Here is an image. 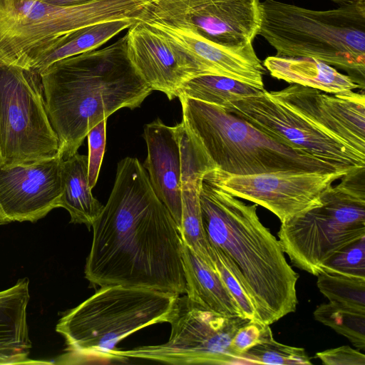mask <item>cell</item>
<instances>
[{
	"label": "cell",
	"instance_id": "1",
	"mask_svg": "<svg viewBox=\"0 0 365 365\" xmlns=\"http://www.w3.org/2000/svg\"><path fill=\"white\" fill-rule=\"evenodd\" d=\"M92 227L85 266L91 284L186 292L180 228L138 158L118 162L111 193Z\"/></svg>",
	"mask_w": 365,
	"mask_h": 365
},
{
	"label": "cell",
	"instance_id": "2",
	"mask_svg": "<svg viewBox=\"0 0 365 365\" xmlns=\"http://www.w3.org/2000/svg\"><path fill=\"white\" fill-rule=\"evenodd\" d=\"M200 204L210 247L242 286L257 320L270 325L294 312L299 275L261 222L257 205L243 202L205 177Z\"/></svg>",
	"mask_w": 365,
	"mask_h": 365
},
{
	"label": "cell",
	"instance_id": "3",
	"mask_svg": "<svg viewBox=\"0 0 365 365\" xmlns=\"http://www.w3.org/2000/svg\"><path fill=\"white\" fill-rule=\"evenodd\" d=\"M47 113L66 160L114 112L140 107L152 93L128 58L125 35L99 50L57 61L40 74Z\"/></svg>",
	"mask_w": 365,
	"mask_h": 365
},
{
	"label": "cell",
	"instance_id": "4",
	"mask_svg": "<svg viewBox=\"0 0 365 365\" xmlns=\"http://www.w3.org/2000/svg\"><path fill=\"white\" fill-rule=\"evenodd\" d=\"M262 36L280 57H308L346 71L365 87V0L317 11L260 1Z\"/></svg>",
	"mask_w": 365,
	"mask_h": 365
},
{
	"label": "cell",
	"instance_id": "5",
	"mask_svg": "<svg viewBox=\"0 0 365 365\" xmlns=\"http://www.w3.org/2000/svg\"><path fill=\"white\" fill-rule=\"evenodd\" d=\"M178 98L186 129L215 169L224 173L344 170L277 142L221 107L188 97Z\"/></svg>",
	"mask_w": 365,
	"mask_h": 365
},
{
	"label": "cell",
	"instance_id": "6",
	"mask_svg": "<svg viewBox=\"0 0 365 365\" xmlns=\"http://www.w3.org/2000/svg\"><path fill=\"white\" fill-rule=\"evenodd\" d=\"M180 294L121 285L101 287L58 322L68 349L80 357L113 360L124 338L150 325L168 322Z\"/></svg>",
	"mask_w": 365,
	"mask_h": 365
},
{
	"label": "cell",
	"instance_id": "7",
	"mask_svg": "<svg viewBox=\"0 0 365 365\" xmlns=\"http://www.w3.org/2000/svg\"><path fill=\"white\" fill-rule=\"evenodd\" d=\"M322 196V205L281 222L284 253L298 268L317 276L322 265L365 236V167L343 175Z\"/></svg>",
	"mask_w": 365,
	"mask_h": 365
},
{
	"label": "cell",
	"instance_id": "8",
	"mask_svg": "<svg viewBox=\"0 0 365 365\" xmlns=\"http://www.w3.org/2000/svg\"><path fill=\"white\" fill-rule=\"evenodd\" d=\"M150 8V0H98L70 7L41 0H0V61L24 67L33 52L54 38L103 21H143Z\"/></svg>",
	"mask_w": 365,
	"mask_h": 365
},
{
	"label": "cell",
	"instance_id": "9",
	"mask_svg": "<svg viewBox=\"0 0 365 365\" xmlns=\"http://www.w3.org/2000/svg\"><path fill=\"white\" fill-rule=\"evenodd\" d=\"M58 151L40 75L0 61L1 167L53 158Z\"/></svg>",
	"mask_w": 365,
	"mask_h": 365
},
{
	"label": "cell",
	"instance_id": "10",
	"mask_svg": "<svg viewBox=\"0 0 365 365\" xmlns=\"http://www.w3.org/2000/svg\"><path fill=\"white\" fill-rule=\"evenodd\" d=\"M250 319L227 317L204 308L187 295L177 297L168 322L169 340L163 344L115 349L113 360L143 359L171 364H247L230 348L237 331Z\"/></svg>",
	"mask_w": 365,
	"mask_h": 365
},
{
	"label": "cell",
	"instance_id": "11",
	"mask_svg": "<svg viewBox=\"0 0 365 365\" xmlns=\"http://www.w3.org/2000/svg\"><path fill=\"white\" fill-rule=\"evenodd\" d=\"M277 142L340 170L365 167V154L331 135L269 92L229 102L224 108Z\"/></svg>",
	"mask_w": 365,
	"mask_h": 365
},
{
	"label": "cell",
	"instance_id": "12",
	"mask_svg": "<svg viewBox=\"0 0 365 365\" xmlns=\"http://www.w3.org/2000/svg\"><path fill=\"white\" fill-rule=\"evenodd\" d=\"M349 172L277 171L232 175L215 169L204 177L233 196L267 209L283 222L321 205L324 192Z\"/></svg>",
	"mask_w": 365,
	"mask_h": 365
},
{
	"label": "cell",
	"instance_id": "13",
	"mask_svg": "<svg viewBox=\"0 0 365 365\" xmlns=\"http://www.w3.org/2000/svg\"><path fill=\"white\" fill-rule=\"evenodd\" d=\"M63 160L58 155L0 167V213L8 223L35 222L58 207Z\"/></svg>",
	"mask_w": 365,
	"mask_h": 365
},
{
	"label": "cell",
	"instance_id": "14",
	"mask_svg": "<svg viewBox=\"0 0 365 365\" xmlns=\"http://www.w3.org/2000/svg\"><path fill=\"white\" fill-rule=\"evenodd\" d=\"M364 90L328 93L298 84L269 93L327 133L365 154Z\"/></svg>",
	"mask_w": 365,
	"mask_h": 365
},
{
	"label": "cell",
	"instance_id": "15",
	"mask_svg": "<svg viewBox=\"0 0 365 365\" xmlns=\"http://www.w3.org/2000/svg\"><path fill=\"white\" fill-rule=\"evenodd\" d=\"M128 58L153 91L178 98L180 88L201 73L180 48L145 22L134 23L125 34Z\"/></svg>",
	"mask_w": 365,
	"mask_h": 365
},
{
	"label": "cell",
	"instance_id": "16",
	"mask_svg": "<svg viewBox=\"0 0 365 365\" xmlns=\"http://www.w3.org/2000/svg\"><path fill=\"white\" fill-rule=\"evenodd\" d=\"M144 22L187 54L201 75L225 76L264 89L265 68L252 43L239 48L226 47L204 38L183 24L153 19Z\"/></svg>",
	"mask_w": 365,
	"mask_h": 365
},
{
	"label": "cell",
	"instance_id": "17",
	"mask_svg": "<svg viewBox=\"0 0 365 365\" xmlns=\"http://www.w3.org/2000/svg\"><path fill=\"white\" fill-rule=\"evenodd\" d=\"M172 24L187 26L221 46L242 47L252 43L258 35L260 0H211L192 7Z\"/></svg>",
	"mask_w": 365,
	"mask_h": 365
},
{
	"label": "cell",
	"instance_id": "18",
	"mask_svg": "<svg viewBox=\"0 0 365 365\" xmlns=\"http://www.w3.org/2000/svg\"><path fill=\"white\" fill-rule=\"evenodd\" d=\"M180 126V123L168 126L157 118L145 125L143 135L148 150L143 166L157 197L179 228L182 219Z\"/></svg>",
	"mask_w": 365,
	"mask_h": 365
},
{
	"label": "cell",
	"instance_id": "19",
	"mask_svg": "<svg viewBox=\"0 0 365 365\" xmlns=\"http://www.w3.org/2000/svg\"><path fill=\"white\" fill-rule=\"evenodd\" d=\"M29 280L23 278L0 291V365L41 363L29 359L32 344L26 309Z\"/></svg>",
	"mask_w": 365,
	"mask_h": 365
},
{
	"label": "cell",
	"instance_id": "20",
	"mask_svg": "<svg viewBox=\"0 0 365 365\" xmlns=\"http://www.w3.org/2000/svg\"><path fill=\"white\" fill-rule=\"evenodd\" d=\"M136 21L132 19L110 20L71 31L33 52L24 67L40 74L57 61L96 49Z\"/></svg>",
	"mask_w": 365,
	"mask_h": 365
},
{
	"label": "cell",
	"instance_id": "21",
	"mask_svg": "<svg viewBox=\"0 0 365 365\" xmlns=\"http://www.w3.org/2000/svg\"><path fill=\"white\" fill-rule=\"evenodd\" d=\"M263 66L275 78L328 93L363 90L349 76L316 58L270 56L265 58Z\"/></svg>",
	"mask_w": 365,
	"mask_h": 365
},
{
	"label": "cell",
	"instance_id": "22",
	"mask_svg": "<svg viewBox=\"0 0 365 365\" xmlns=\"http://www.w3.org/2000/svg\"><path fill=\"white\" fill-rule=\"evenodd\" d=\"M183 263L185 293L190 299L223 316L244 317L217 270L207 264L184 243Z\"/></svg>",
	"mask_w": 365,
	"mask_h": 365
},
{
	"label": "cell",
	"instance_id": "23",
	"mask_svg": "<svg viewBox=\"0 0 365 365\" xmlns=\"http://www.w3.org/2000/svg\"><path fill=\"white\" fill-rule=\"evenodd\" d=\"M88 156L78 153L63 160L58 207L69 212L71 222L85 224L90 228L103 205L92 195L88 184Z\"/></svg>",
	"mask_w": 365,
	"mask_h": 365
},
{
	"label": "cell",
	"instance_id": "24",
	"mask_svg": "<svg viewBox=\"0 0 365 365\" xmlns=\"http://www.w3.org/2000/svg\"><path fill=\"white\" fill-rule=\"evenodd\" d=\"M263 90L225 76L200 75L187 81L178 98L188 97L225 108L229 102L258 95Z\"/></svg>",
	"mask_w": 365,
	"mask_h": 365
},
{
	"label": "cell",
	"instance_id": "25",
	"mask_svg": "<svg viewBox=\"0 0 365 365\" xmlns=\"http://www.w3.org/2000/svg\"><path fill=\"white\" fill-rule=\"evenodd\" d=\"M315 320L347 338L358 349L365 348V311L331 302L319 305L314 311Z\"/></svg>",
	"mask_w": 365,
	"mask_h": 365
},
{
	"label": "cell",
	"instance_id": "26",
	"mask_svg": "<svg viewBox=\"0 0 365 365\" xmlns=\"http://www.w3.org/2000/svg\"><path fill=\"white\" fill-rule=\"evenodd\" d=\"M317 287L329 302L365 311V279L321 273Z\"/></svg>",
	"mask_w": 365,
	"mask_h": 365
},
{
	"label": "cell",
	"instance_id": "27",
	"mask_svg": "<svg viewBox=\"0 0 365 365\" xmlns=\"http://www.w3.org/2000/svg\"><path fill=\"white\" fill-rule=\"evenodd\" d=\"M242 357L247 364H312L304 349L283 344L274 337L252 346Z\"/></svg>",
	"mask_w": 365,
	"mask_h": 365
},
{
	"label": "cell",
	"instance_id": "28",
	"mask_svg": "<svg viewBox=\"0 0 365 365\" xmlns=\"http://www.w3.org/2000/svg\"><path fill=\"white\" fill-rule=\"evenodd\" d=\"M321 273L365 279V236L324 262L320 268Z\"/></svg>",
	"mask_w": 365,
	"mask_h": 365
},
{
	"label": "cell",
	"instance_id": "29",
	"mask_svg": "<svg viewBox=\"0 0 365 365\" xmlns=\"http://www.w3.org/2000/svg\"><path fill=\"white\" fill-rule=\"evenodd\" d=\"M272 337L273 334L269 325L258 320H250L237 331L231 341L230 348L242 357L248 349Z\"/></svg>",
	"mask_w": 365,
	"mask_h": 365
},
{
	"label": "cell",
	"instance_id": "30",
	"mask_svg": "<svg viewBox=\"0 0 365 365\" xmlns=\"http://www.w3.org/2000/svg\"><path fill=\"white\" fill-rule=\"evenodd\" d=\"M106 120L107 119H103L96 125L86 136L88 143V177L91 189L95 187L98 180L105 152Z\"/></svg>",
	"mask_w": 365,
	"mask_h": 365
},
{
	"label": "cell",
	"instance_id": "31",
	"mask_svg": "<svg viewBox=\"0 0 365 365\" xmlns=\"http://www.w3.org/2000/svg\"><path fill=\"white\" fill-rule=\"evenodd\" d=\"M212 252L215 269L226 287L236 300L243 316L250 320H257L255 308L242 286L219 255L212 250Z\"/></svg>",
	"mask_w": 365,
	"mask_h": 365
},
{
	"label": "cell",
	"instance_id": "32",
	"mask_svg": "<svg viewBox=\"0 0 365 365\" xmlns=\"http://www.w3.org/2000/svg\"><path fill=\"white\" fill-rule=\"evenodd\" d=\"M209 1L211 0H150V18L147 20L175 23L192 7Z\"/></svg>",
	"mask_w": 365,
	"mask_h": 365
},
{
	"label": "cell",
	"instance_id": "33",
	"mask_svg": "<svg viewBox=\"0 0 365 365\" xmlns=\"http://www.w3.org/2000/svg\"><path fill=\"white\" fill-rule=\"evenodd\" d=\"M317 358L326 365H365V356L349 346L317 352Z\"/></svg>",
	"mask_w": 365,
	"mask_h": 365
},
{
	"label": "cell",
	"instance_id": "34",
	"mask_svg": "<svg viewBox=\"0 0 365 365\" xmlns=\"http://www.w3.org/2000/svg\"><path fill=\"white\" fill-rule=\"evenodd\" d=\"M46 4L63 7L76 6L98 0H41Z\"/></svg>",
	"mask_w": 365,
	"mask_h": 365
},
{
	"label": "cell",
	"instance_id": "35",
	"mask_svg": "<svg viewBox=\"0 0 365 365\" xmlns=\"http://www.w3.org/2000/svg\"><path fill=\"white\" fill-rule=\"evenodd\" d=\"M329 1H333V2L339 4V6H341V5L351 3L356 0H329Z\"/></svg>",
	"mask_w": 365,
	"mask_h": 365
},
{
	"label": "cell",
	"instance_id": "36",
	"mask_svg": "<svg viewBox=\"0 0 365 365\" xmlns=\"http://www.w3.org/2000/svg\"><path fill=\"white\" fill-rule=\"evenodd\" d=\"M8 224V222L5 220L3 216L0 213V225Z\"/></svg>",
	"mask_w": 365,
	"mask_h": 365
},
{
	"label": "cell",
	"instance_id": "37",
	"mask_svg": "<svg viewBox=\"0 0 365 365\" xmlns=\"http://www.w3.org/2000/svg\"><path fill=\"white\" fill-rule=\"evenodd\" d=\"M2 165V163H1V154H0V167H1Z\"/></svg>",
	"mask_w": 365,
	"mask_h": 365
}]
</instances>
